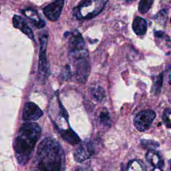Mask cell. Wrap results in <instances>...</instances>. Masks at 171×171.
Instances as JSON below:
<instances>
[{
	"label": "cell",
	"mask_w": 171,
	"mask_h": 171,
	"mask_svg": "<svg viewBox=\"0 0 171 171\" xmlns=\"http://www.w3.org/2000/svg\"><path fill=\"white\" fill-rule=\"evenodd\" d=\"M65 154L56 140L46 138L40 142L33 160L32 171H65Z\"/></svg>",
	"instance_id": "obj_1"
},
{
	"label": "cell",
	"mask_w": 171,
	"mask_h": 171,
	"mask_svg": "<svg viewBox=\"0 0 171 171\" xmlns=\"http://www.w3.org/2000/svg\"><path fill=\"white\" fill-rule=\"evenodd\" d=\"M41 132V127L35 122L25 123L20 127L14 144L19 164L24 165L28 163Z\"/></svg>",
	"instance_id": "obj_2"
},
{
	"label": "cell",
	"mask_w": 171,
	"mask_h": 171,
	"mask_svg": "<svg viewBox=\"0 0 171 171\" xmlns=\"http://www.w3.org/2000/svg\"><path fill=\"white\" fill-rule=\"evenodd\" d=\"M68 57L73 68V74L80 83H85L90 74L91 66L86 47L68 49Z\"/></svg>",
	"instance_id": "obj_3"
},
{
	"label": "cell",
	"mask_w": 171,
	"mask_h": 171,
	"mask_svg": "<svg viewBox=\"0 0 171 171\" xmlns=\"http://www.w3.org/2000/svg\"><path fill=\"white\" fill-rule=\"evenodd\" d=\"M108 0H82L74 10V14L79 20L94 17L104 10Z\"/></svg>",
	"instance_id": "obj_4"
},
{
	"label": "cell",
	"mask_w": 171,
	"mask_h": 171,
	"mask_svg": "<svg viewBox=\"0 0 171 171\" xmlns=\"http://www.w3.org/2000/svg\"><path fill=\"white\" fill-rule=\"evenodd\" d=\"M48 38L47 34H44L40 37V49L39 55V63L38 74L39 80L41 82L44 83L49 74V70L48 63L47 60V45H48Z\"/></svg>",
	"instance_id": "obj_5"
},
{
	"label": "cell",
	"mask_w": 171,
	"mask_h": 171,
	"mask_svg": "<svg viewBox=\"0 0 171 171\" xmlns=\"http://www.w3.org/2000/svg\"><path fill=\"white\" fill-rule=\"evenodd\" d=\"M97 145L96 142L92 140H86L81 143L74 152V160L78 163H82L84 161L89 159L96 153Z\"/></svg>",
	"instance_id": "obj_6"
},
{
	"label": "cell",
	"mask_w": 171,
	"mask_h": 171,
	"mask_svg": "<svg viewBox=\"0 0 171 171\" xmlns=\"http://www.w3.org/2000/svg\"><path fill=\"white\" fill-rule=\"evenodd\" d=\"M156 113L152 110H144L139 112L134 119V124L140 132H146L150 128L152 122L156 119Z\"/></svg>",
	"instance_id": "obj_7"
},
{
	"label": "cell",
	"mask_w": 171,
	"mask_h": 171,
	"mask_svg": "<svg viewBox=\"0 0 171 171\" xmlns=\"http://www.w3.org/2000/svg\"><path fill=\"white\" fill-rule=\"evenodd\" d=\"M64 5V0H55L43 9V14L49 20L56 21L60 18Z\"/></svg>",
	"instance_id": "obj_8"
},
{
	"label": "cell",
	"mask_w": 171,
	"mask_h": 171,
	"mask_svg": "<svg viewBox=\"0 0 171 171\" xmlns=\"http://www.w3.org/2000/svg\"><path fill=\"white\" fill-rule=\"evenodd\" d=\"M43 114V111L33 102H27L23 110L22 118L26 121H35L40 119Z\"/></svg>",
	"instance_id": "obj_9"
},
{
	"label": "cell",
	"mask_w": 171,
	"mask_h": 171,
	"mask_svg": "<svg viewBox=\"0 0 171 171\" xmlns=\"http://www.w3.org/2000/svg\"><path fill=\"white\" fill-rule=\"evenodd\" d=\"M146 158L149 164L155 168L162 169L164 166V162L163 157L160 152L157 151L155 149L148 150V152L146 154Z\"/></svg>",
	"instance_id": "obj_10"
},
{
	"label": "cell",
	"mask_w": 171,
	"mask_h": 171,
	"mask_svg": "<svg viewBox=\"0 0 171 171\" xmlns=\"http://www.w3.org/2000/svg\"><path fill=\"white\" fill-rule=\"evenodd\" d=\"M13 25L15 28L20 30L24 34L28 36L31 40H34V35L32 29L28 26L22 17L15 15L13 17Z\"/></svg>",
	"instance_id": "obj_11"
},
{
	"label": "cell",
	"mask_w": 171,
	"mask_h": 171,
	"mask_svg": "<svg viewBox=\"0 0 171 171\" xmlns=\"http://www.w3.org/2000/svg\"><path fill=\"white\" fill-rule=\"evenodd\" d=\"M148 23L146 20L137 16L135 18L132 24V30L137 36H143L147 32Z\"/></svg>",
	"instance_id": "obj_12"
},
{
	"label": "cell",
	"mask_w": 171,
	"mask_h": 171,
	"mask_svg": "<svg viewBox=\"0 0 171 171\" xmlns=\"http://www.w3.org/2000/svg\"><path fill=\"white\" fill-rule=\"evenodd\" d=\"M58 132H60L62 138L71 144L74 145L78 144L80 142V139L78 137V136L70 128L62 130Z\"/></svg>",
	"instance_id": "obj_13"
},
{
	"label": "cell",
	"mask_w": 171,
	"mask_h": 171,
	"mask_svg": "<svg viewBox=\"0 0 171 171\" xmlns=\"http://www.w3.org/2000/svg\"><path fill=\"white\" fill-rule=\"evenodd\" d=\"M23 13L32 21L34 26H36L38 28H42L45 26V21L42 20L39 17L37 12L32 10H26L23 11Z\"/></svg>",
	"instance_id": "obj_14"
},
{
	"label": "cell",
	"mask_w": 171,
	"mask_h": 171,
	"mask_svg": "<svg viewBox=\"0 0 171 171\" xmlns=\"http://www.w3.org/2000/svg\"><path fill=\"white\" fill-rule=\"evenodd\" d=\"M90 92L93 98L97 102L100 103L104 100L106 98V92L102 87L99 86L92 87L90 89Z\"/></svg>",
	"instance_id": "obj_15"
},
{
	"label": "cell",
	"mask_w": 171,
	"mask_h": 171,
	"mask_svg": "<svg viewBox=\"0 0 171 171\" xmlns=\"http://www.w3.org/2000/svg\"><path fill=\"white\" fill-rule=\"evenodd\" d=\"M98 122L103 127H108L111 125V119L110 114L106 109L102 110L98 115Z\"/></svg>",
	"instance_id": "obj_16"
},
{
	"label": "cell",
	"mask_w": 171,
	"mask_h": 171,
	"mask_svg": "<svg viewBox=\"0 0 171 171\" xmlns=\"http://www.w3.org/2000/svg\"><path fill=\"white\" fill-rule=\"evenodd\" d=\"M126 171H147L146 166L141 160H132L130 161Z\"/></svg>",
	"instance_id": "obj_17"
},
{
	"label": "cell",
	"mask_w": 171,
	"mask_h": 171,
	"mask_svg": "<svg viewBox=\"0 0 171 171\" xmlns=\"http://www.w3.org/2000/svg\"><path fill=\"white\" fill-rule=\"evenodd\" d=\"M163 82V74H160L158 76H156L153 79V84H152V92L155 95L159 94L161 90Z\"/></svg>",
	"instance_id": "obj_18"
},
{
	"label": "cell",
	"mask_w": 171,
	"mask_h": 171,
	"mask_svg": "<svg viewBox=\"0 0 171 171\" xmlns=\"http://www.w3.org/2000/svg\"><path fill=\"white\" fill-rule=\"evenodd\" d=\"M154 0H141L138 4V11L142 14L147 13L150 10Z\"/></svg>",
	"instance_id": "obj_19"
},
{
	"label": "cell",
	"mask_w": 171,
	"mask_h": 171,
	"mask_svg": "<svg viewBox=\"0 0 171 171\" xmlns=\"http://www.w3.org/2000/svg\"><path fill=\"white\" fill-rule=\"evenodd\" d=\"M170 108H167L164 110L163 116V120L164 121V123L165 124L167 128H170Z\"/></svg>",
	"instance_id": "obj_20"
},
{
	"label": "cell",
	"mask_w": 171,
	"mask_h": 171,
	"mask_svg": "<svg viewBox=\"0 0 171 171\" xmlns=\"http://www.w3.org/2000/svg\"><path fill=\"white\" fill-rule=\"evenodd\" d=\"M142 144L144 147L148 148V150L155 149L159 146V144L157 142L152 141H147V140H142Z\"/></svg>",
	"instance_id": "obj_21"
},
{
	"label": "cell",
	"mask_w": 171,
	"mask_h": 171,
	"mask_svg": "<svg viewBox=\"0 0 171 171\" xmlns=\"http://www.w3.org/2000/svg\"><path fill=\"white\" fill-rule=\"evenodd\" d=\"M61 76L62 77L64 80H68L69 78H70V77L71 76V68L70 66H66L64 68L63 70L62 71V74Z\"/></svg>",
	"instance_id": "obj_22"
},
{
	"label": "cell",
	"mask_w": 171,
	"mask_h": 171,
	"mask_svg": "<svg viewBox=\"0 0 171 171\" xmlns=\"http://www.w3.org/2000/svg\"><path fill=\"white\" fill-rule=\"evenodd\" d=\"M156 20L158 21H163V22H165L167 20V14H166V10H162L158 12V13L157 14L156 17Z\"/></svg>",
	"instance_id": "obj_23"
},
{
	"label": "cell",
	"mask_w": 171,
	"mask_h": 171,
	"mask_svg": "<svg viewBox=\"0 0 171 171\" xmlns=\"http://www.w3.org/2000/svg\"><path fill=\"white\" fill-rule=\"evenodd\" d=\"M92 169L91 166H89V164H87L84 166H79L78 167L76 171H94Z\"/></svg>",
	"instance_id": "obj_24"
},
{
	"label": "cell",
	"mask_w": 171,
	"mask_h": 171,
	"mask_svg": "<svg viewBox=\"0 0 171 171\" xmlns=\"http://www.w3.org/2000/svg\"><path fill=\"white\" fill-rule=\"evenodd\" d=\"M164 36V33L163 31H157L154 32V36L157 38H163Z\"/></svg>",
	"instance_id": "obj_25"
},
{
	"label": "cell",
	"mask_w": 171,
	"mask_h": 171,
	"mask_svg": "<svg viewBox=\"0 0 171 171\" xmlns=\"http://www.w3.org/2000/svg\"><path fill=\"white\" fill-rule=\"evenodd\" d=\"M153 171H164L162 169H158V168H155Z\"/></svg>",
	"instance_id": "obj_26"
},
{
	"label": "cell",
	"mask_w": 171,
	"mask_h": 171,
	"mask_svg": "<svg viewBox=\"0 0 171 171\" xmlns=\"http://www.w3.org/2000/svg\"><path fill=\"white\" fill-rule=\"evenodd\" d=\"M124 1H126L127 2H133V1H136V0H124Z\"/></svg>",
	"instance_id": "obj_27"
}]
</instances>
